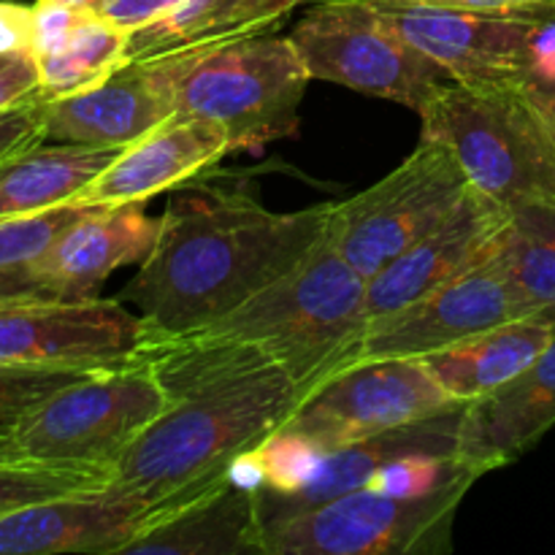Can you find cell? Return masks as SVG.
Returning <instances> with one entry per match:
<instances>
[{
  "instance_id": "cell-1",
  "label": "cell",
  "mask_w": 555,
  "mask_h": 555,
  "mask_svg": "<svg viewBox=\"0 0 555 555\" xmlns=\"http://www.w3.org/2000/svg\"><path fill=\"white\" fill-rule=\"evenodd\" d=\"M135 358L155 369L171 404L135 439L108 486L146 502L209 491L301 404L296 383L253 345L144 339Z\"/></svg>"
},
{
  "instance_id": "cell-2",
  "label": "cell",
  "mask_w": 555,
  "mask_h": 555,
  "mask_svg": "<svg viewBox=\"0 0 555 555\" xmlns=\"http://www.w3.org/2000/svg\"><path fill=\"white\" fill-rule=\"evenodd\" d=\"M331 215L334 204L271 211L242 188L179 195L122 298L141 312L146 339L204 328L296 269Z\"/></svg>"
},
{
  "instance_id": "cell-3",
  "label": "cell",
  "mask_w": 555,
  "mask_h": 555,
  "mask_svg": "<svg viewBox=\"0 0 555 555\" xmlns=\"http://www.w3.org/2000/svg\"><path fill=\"white\" fill-rule=\"evenodd\" d=\"M366 325V276L347 263L328 228L296 269L242 307L168 339L258 347L296 383L304 401L325 379L352 366Z\"/></svg>"
},
{
  "instance_id": "cell-4",
  "label": "cell",
  "mask_w": 555,
  "mask_h": 555,
  "mask_svg": "<svg viewBox=\"0 0 555 555\" xmlns=\"http://www.w3.org/2000/svg\"><path fill=\"white\" fill-rule=\"evenodd\" d=\"M423 135L453 150L469 184L509 211L555 206V114L531 81H448L423 106Z\"/></svg>"
},
{
  "instance_id": "cell-5",
  "label": "cell",
  "mask_w": 555,
  "mask_h": 555,
  "mask_svg": "<svg viewBox=\"0 0 555 555\" xmlns=\"http://www.w3.org/2000/svg\"><path fill=\"white\" fill-rule=\"evenodd\" d=\"M177 112L217 122L231 152L296 135L312 81L291 36H249L201 52L168 54Z\"/></svg>"
},
{
  "instance_id": "cell-6",
  "label": "cell",
  "mask_w": 555,
  "mask_h": 555,
  "mask_svg": "<svg viewBox=\"0 0 555 555\" xmlns=\"http://www.w3.org/2000/svg\"><path fill=\"white\" fill-rule=\"evenodd\" d=\"M168 404L171 393L141 358L92 369L25 417L11 437V453L114 477L125 453Z\"/></svg>"
},
{
  "instance_id": "cell-7",
  "label": "cell",
  "mask_w": 555,
  "mask_h": 555,
  "mask_svg": "<svg viewBox=\"0 0 555 555\" xmlns=\"http://www.w3.org/2000/svg\"><path fill=\"white\" fill-rule=\"evenodd\" d=\"M312 79L334 81L421 114L434 92L453 81L404 38L374 0H318L291 30Z\"/></svg>"
},
{
  "instance_id": "cell-8",
  "label": "cell",
  "mask_w": 555,
  "mask_h": 555,
  "mask_svg": "<svg viewBox=\"0 0 555 555\" xmlns=\"http://www.w3.org/2000/svg\"><path fill=\"white\" fill-rule=\"evenodd\" d=\"M475 480H461L423 499H396L358 488L339 499L271 520L260 555H410L444 553L461 499Z\"/></svg>"
},
{
  "instance_id": "cell-9",
  "label": "cell",
  "mask_w": 555,
  "mask_h": 555,
  "mask_svg": "<svg viewBox=\"0 0 555 555\" xmlns=\"http://www.w3.org/2000/svg\"><path fill=\"white\" fill-rule=\"evenodd\" d=\"M469 188V177L453 150L421 135V144L388 177L334 204L331 238L347 263L372 280L437 228Z\"/></svg>"
},
{
  "instance_id": "cell-10",
  "label": "cell",
  "mask_w": 555,
  "mask_h": 555,
  "mask_svg": "<svg viewBox=\"0 0 555 555\" xmlns=\"http://www.w3.org/2000/svg\"><path fill=\"white\" fill-rule=\"evenodd\" d=\"M461 406L421 358H377L325 379L282 428L304 434L331 453Z\"/></svg>"
},
{
  "instance_id": "cell-11",
  "label": "cell",
  "mask_w": 555,
  "mask_h": 555,
  "mask_svg": "<svg viewBox=\"0 0 555 555\" xmlns=\"http://www.w3.org/2000/svg\"><path fill=\"white\" fill-rule=\"evenodd\" d=\"M146 325L108 298H0V363L112 366L139 356Z\"/></svg>"
},
{
  "instance_id": "cell-12",
  "label": "cell",
  "mask_w": 555,
  "mask_h": 555,
  "mask_svg": "<svg viewBox=\"0 0 555 555\" xmlns=\"http://www.w3.org/2000/svg\"><path fill=\"white\" fill-rule=\"evenodd\" d=\"M520 318H534V312L518 296L496 255L480 269L455 276L410 307L369 325L352 363L377 358H426Z\"/></svg>"
},
{
  "instance_id": "cell-13",
  "label": "cell",
  "mask_w": 555,
  "mask_h": 555,
  "mask_svg": "<svg viewBox=\"0 0 555 555\" xmlns=\"http://www.w3.org/2000/svg\"><path fill=\"white\" fill-rule=\"evenodd\" d=\"M513 215L507 206L469 188L437 228L366 280L369 325L496 258L513 225Z\"/></svg>"
},
{
  "instance_id": "cell-14",
  "label": "cell",
  "mask_w": 555,
  "mask_h": 555,
  "mask_svg": "<svg viewBox=\"0 0 555 555\" xmlns=\"http://www.w3.org/2000/svg\"><path fill=\"white\" fill-rule=\"evenodd\" d=\"M195 496L157 504L106 486L27 504L0 515V555H117Z\"/></svg>"
},
{
  "instance_id": "cell-15",
  "label": "cell",
  "mask_w": 555,
  "mask_h": 555,
  "mask_svg": "<svg viewBox=\"0 0 555 555\" xmlns=\"http://www.w3.org/2000/svg\"><path fill=\"white\" fill-rule=\"evenodd\" d=\"M383 9L406 41L415 43L459 85L499 87L531 81V33L540 22L537 16L466 14L426 5Z\"/></svg>"
},
{
  "instance_id": "cell-16",
  "label": "cell",
  "mask_w": 555,
  "mask_h": 555,
  "mask_svg": "<svg viewBox=\"0 0 555 555\" xmlns=\"http://www.w3.org/2000/svg\"><path fill=\"white\" fill-rule=\"evenodd\" d=\"M160 236V217L144 204L90 206L27 266L22 296L92 298L103 282L128 263H144Z\"/></svg>"
},
{
  "instance_id": "cell-17",
  "label": "cell",
  "mask_w": 555,
  "mask_h": 555,
  "mask_svg": "<svg viewBox=\"0 0 555 555\" xmlns=\"http://www.w3.org/2000/svg\"><path fill=\"white\" fill-rule=\"evenodd\" d=\"M171 114L177 95L168 60H130L90 90L43 101V128L47 141L122 150Z\"/></svg>"
},
{
  "instance_id": "cell-18",
  "label": "cell",
  "mask_w": 555,
  "mask_h": 555,
  "mask_svg": "<svg viewBox=\"0 0 555 555\" xmlns=\"http://www.w3.org/2000/svg\"><path fill=\"white\" fill-rule=\"evenodd\" d=\"M228 152L231 141L220 125L177 112L139 141L122 146V152L70 204H146L157 193L184 188L198 179Z\"/></svg>"
},
{
  "instance_id": "cell-19",
  "label": "cell",
  "mask_w": 555,
  "mask_h": 555,
  "mask_svg": "<svg viewBox=\"0 0 555 555\" xmlns=\"http://www.w3.org/2000/svg\"><path fill=\"white\" fill-rule=\"evenodd\" d=\"M555 426V339L526 372L464 404L453 459L469 475L513 464Z\"/></svg>"
},
{
  "instance_id": "cell-20",
  "label": "cell",
  "mask_w": 555,
  "mask_h": 555,
  "mask_svg": "<svg viewBox=\"0 0 555 555\" xmlns=\"http://www.w3.org/2000/svg\"><path fill=\"white\" fill-rule=\"evenodd\" d=\"M258 491H244L222 480L190 499L188 504L146 529L122 553H171V555H238L260 553Z\"/></svg>"
},
{
  "instance_id": "cell-21",
  "label": "cell",
  "mask_w": 555,
  "mask_h": 555,
  "mask_svg": "<svg viewBox=\"0 0 555 555\" xmlns=\"http://www.w3.org/2000/svg\"><path fill=\"white\" fill-rule=\"evenodd\" d=\"M555 339V318L509 320L472 339L421 358L437 383L459 404L488 396L531 366Z\"/></svg>"
},
{
  "instance_id": "cell-22",
  "label": "cell",
  "mask_w": 555,
  "mask_h": 555,
  "mask_svg": "<svg viewBox=\"0 0 555 555\" xmlns=\"http://www.w3.org/2000/svg\"><path fill=\"white\" fill-rule=\"evenodd\" d=\"M307 0H184L130 33L128 57L155 60L263 36Z\"/></svg>"
},
{
  "instance_id": "cell-23",
  "label": "cell",
  "mask_w": 555,
  "mask_h": 555,
  "mask_svg": "<svg viewBox=\"0 0 555 555\" xmlns=\"http://www.w3.org/2000/svg\"><path fill=\"white\" fill-rule=\"evenodd\" d=\"M119 146L41 144L0 163V220L65 206L119 155Z\"/></svg>"
},
{
  "instance_id": "cell-24",
  "label": "cell",
  "mask_w": 555,
  "mask_h": 555,
  "mask_svg": "<svg viewBox=\"0 0 555 555\" xmlns=\"http://www.w3.org/2000/svg\"><path fill=\"white\" fill-rule=\"evenodd\" d=\"M128 43L130 30L85 5L68 38L54 52L38 57L41 98L54 101L106 81L130 63Z\"/></svg>"
},
{
  "instance_id": "cell-25",
  "label": "cell",
  "mask_w": 555,
  "mask_h": 555,
  "mask_svg": "<svg viewBox=\"0 0 555 555\" xmlns=\"http://www.w3.org/2000/svg\"><path fill=\"white\" fill-rule=\"evenodd\" d=\"M499 258L531 312L555 318V206L515 211Z\"/></svg>"
},
{
  "instance_id": "cell-26",
  "label": "cell",
  "mask_w": 555,
  "mask_h": 555,
  "mask_svg": "<svg viewBox=\"0 0 555 555\" xmlns=\"http://www.w3.org/2000/svg\"><path fill=\"white\" fill-rule=\"evenodd\" d=\"M87 209L90 206L65 204L38 215L0 220V298L22 296V276L27 266L41 258L49 244Z\"/></svg>"
},
{
  "instance_id": "cell-27",
  "label": "cell",
  "mask_w": 555,
  "mask_h": 555,
  "mask_svg": "<svg viewBox=\"0 0 555 555\" xmlns=\"http://www.w3.org/2000/svg\"><path fill=\"white\" fill-rule=\"evenodd\" d=\"M112 475L74 469V466L43 464V461H0V515H9L27 504L68 496L79 491L106 488Z\"/></svg>"
},
{
  "instance_id": "cell-28",
  "label": "cell",
  "mask_w": 555,
  "mask_h": 555,
  "mask_svg": "<svg viewBox=\"0 0 555 555\" xmlns=\"http://www.w3.org/2000/svg\"><path fill=\"white\" fill-rule=\"evenodd\" d=\"M101 366H65V363H36V366H16L0 363V442L11 439L25 417L41 401L57 393L74 379L85 377Z\"/></svg>"
},
{
  "instance_id": "cell-29",
  "label": "cell",
  "mask_w": 555,
  "mask_h": 555,
  "mask_svg": "<svg viewBox=\"0 0 555 555\" xmlns=\"http://www.w3.org/2000/svg\"><path fill=\"white\" fill-rule=\"evenodd\" d=\"M255 450L266 472V486L260 491L274 493V496H291L307 488L318 477L323 459L328 455V450L291 428L274 431Z\"/></svg>"
},
{
  "instance_id": "cell-30",
  "label": "cell",
  "mask_w": 555,
  "mask_h": 555,
  "mask_svg": "<svg viewBox=\"0 0 555 555\" xmlns=\"http://www.w3.org/2000/svg\"><path fill=\"white\" fill-rule=\"evenodd\" d=\"M43 101L41 68L33 49L0 52V112Z\"/></svg>"
},
{
  "instance_id": "cell-31",
  "label": "cell",
  "mask_w": 555,
  "mask_h": 555,
  "mask_svg": "<svg viewBox=\"0 0 555 555\" xmlns=\"http://www.w3.org/2000/svg\"><path fill=\"white\" fill-rule=\"evenodd\" d=\"M383 5H426L491 16H555V0H374Z\"/></svg>"
},
{
  "instance_id": "cell-32",
  "label": "cell",
  "mask_w": 555,
  "mask_h": 555,
  "mask_svg": "<svg viewBox=\"0 0 555 555\" xmlns=\"http://www.w3.org/2000/svg\"><path fill=\"white\" fill-rule=\"evenodd\" d=\"M47 141L43 128V101L25 103V106L0 112V163L11 155Z\"/></svg>"
},
{
  "instance_id": "cell-33",
  "label": "cell",
  "mask_w": 555,
  "mask_h": 555,
  "mask_svg": "<svg viewBox=\"0 0 555 555\" xmlns=\"http://www.w3.org/2000/svg\"><path fill=\"white\" fill-rule=\"evenodd\" d=\"M85 5L57 3V0H36L33 5V52L36 57L54 52L68 38Z\"/></svg>"
},
{
  "instance_id": "cell-34",
  "label": "cell",
  "mask_w": 555,
  "mask_h": 555,
  "mask_svg": "<svg viewBox=\"0 0 555 555\" xmlns=\"http://www.w3.org/2000/svg\"><path fill=\"white\" fill-rule=\"evenodd\" d=\"M179 3H184V0H92L90 9L133 33L150 22L160 20Z\"/></svg>"
},
{
  "instance_id": "cell-35",
  "label": "cell",
  "mask_w": 555,
  "mask_h": 555,
  "mask_svg": "<svg viewBox=\"0 0 555 555\" xmlns=\"http://www.w3.org/2000/svg\"><path fill=\"white\" fill-rule=\"evenodd\" d=\"M33 49V5L0 0V52Z\"/></svg>"
},
{
  "instance_id": "cell-36",
  "label": "cell",
  "mask_w": 555,
  "mask_h": 555,
  "mask_svg": "<svg viewBox=\"0 0 555 555\" xmlns=\"http://www.w3.org/2000/svg\"><path fill=\"white\" fill-rule=\"evenodd\" d=\"M531 81L540 85L555 81V16L537 22L531 33Z\"/></svg>"
},
{
  "instance_id": "cell-37",
  "label": "cell",
  "mask_w": 555,
  "mask_h": 555,
  "mask_svg": "<svg viewBox=\"0 0 555 555\" xmlns=\"http://www.w3.org/2000/svg\"><path fill=\"white\" fill-rule=\"evenodd\" d=\"M228 480L231 486L244 488V491H260L266 486V472L258 459V450L242 453L231 466H228Z\"/></svg>"
},
{
  "instance_id": "cell-38",
  "label": "cell",
  "mask_w": 555,
  "mask_h": 555,
  "mask_svg": "<svg viewBox=\"0 0 555 555\" xmlns=\"http://www.w3.org/2000/svg\"><path fill=\"white\" fill-rule=\"evenodd\" d=\"M531 85L537 87V92H540L542 101H545L555 114V81H553V85H540V81H531Z\"/></svg>"
},
{
  "instance_id": "cell-39",
  "label": "cell",
  "mask_w": 555,
  "mask_h": 555,
  "mask_svg": "<svg viewBox=\"0 0 555 555\" xmlns=\"http://www.w3.org/2000/svg\"><path fill=\"white\" fill-rule=\"evenodd\" d=\"M0 461H16L14 453H11V439L0 442Z\"/></svg>"
},
{
  "instance_id": "cell-40",
  "label": "cell",
  "mask_w": 555,
  "mask_h": 555,
  "mask_svg": "<svg viewBox=\"0 0 555 555\" xmlns=\"http://www.w3.org/2000/svg\"><path fill=\"white\" fill-rule=\"evenodd\" d=\"M57 3H68V5H90L92 0H57Z\"/></svg>"
}]
</instances>
